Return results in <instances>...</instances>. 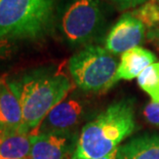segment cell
<instances>
[{
  "instance_id": "cell-1",
  "label": "cell",
  "mask_w": 159,
  "mask_h": 159,
  "mask_svg": "<svg viewBox=\"0 0 159 159\" xmlns=\"http://www.w3.org/2000/svg\"><path fill=\"white\" fill-rule=\"evenodd\" d=\"M136 128L134 102L122 100L111 104L79 134L71 159H99L113 153Z\"/></svg>"
},
{
  "instance_id": "cell-12",
  "label": "cell",
  "mask_w": 159,
  "mask_h": 159,
  "mask_svg": "<svg viewBox=\"0 0 159 159\" xmlns=\"http://www.w3.org/2000/svg\"><path fill=\"white\" fill-rule=\"evenodd\" d=\"M31 136L24 131L4 134L0 140V159H28Z\"/></svg>"
},
{
  "instance_id": "cell-18",
  "label": "cell",
  "mask_w": 159,
  "mask_h": 159,
  "mask_svg": "<svg viewBox=\"0 0 159 159\" xmlns=\"http://www.w3.org/2000/svg\"><path fill=\"white\" fill-rule=\"evenodd\" d=\"M148 36H149V38H150V40H152L159 48V29L157 28V29L150 30V32L148 33Z\"/></svg>"
},
{
  "instance_id": "cell-13",
  "label": "cell",
  "mask_w": 159,
  "mask_h": 159,
  "mask_svg": "<svg viewBox=\"0 0 159 159\" xmlns=\"http://www.w3.org/2000/svg\"><path fill=\"white\" fill-rule=\"evenodd\" d=\"M138 84L153 102L159 103V62L147 67L139 75Z\"/></svg>"
},
{
  "instance_id": "cell-4",
  "label": "cell",
  "mask_w": 159,
  "mask_h": 159,
  "mask_svg": "<svg viewBox=\"0 0 159 159\" xmlns=\"http://www.w3.org/2000/svg\"><path fill=\"white\" fill-rule=\"evenodd\" d=\"M118 64L106 48L86 45L71 57L69 71L79 89L93 93H105L117 82Z\"/></svg>"
},
{
  "instance_id": "cell-15",
  "label": "cell",
  "mask_w": 159,
  "mask_h": 159,
  "mask_svg": "<svg viewBox=\"0 0 159 159\" xmlns=\"http://www.w3.org/2000/svg\"><path fill=\"white\" fill-rule=\"evenodd\" d=\"M144 116L149 123L159 126V103L150 102L144 108Z\"/></svg>"
},
{
  "instance_id": "cell-10",
  "label": "cell",
  "mask_w": 159,
  "mask_h": 159,
  "mask_svg": "<svg viewBox=\"0 0 159 159\" xmlns=\"http://www.w3.org/2000/svg\"><path fill=\"white\" fill-rule=\"evenodd\" d=\"M156 60L157 57L153 52L141 46L122 53L117 70L118 81L138 78L147 67L156 63Z\"/></svg>"
},
{
  "instance_id": "cell-5",
  "label": "cell",
  "mask_w": 159,
  "mask_h": 159,
  "mask_svg": "<svg viewBox=\"0 0 159 159\" xmlns=\"http://www.w3.org/2000/svg\"><path fill=\"white\" fill-rule=\"evenodd\" d=\"M102 20L99 0H68L61 13L60 30L70 45L85 44L96 35Z\"/></svg>"
},
{
  "instance_id": "cell-9",
  "label": "cell",
  "mask_w": 159,
  "mask_h": 159,
  "mask_svg": "<svg viewBox=\"0 0 159 159\" xmlns=\"http://www.w3.org/2000/svg\"><path fill=\"white\" fill-rule=\"evenodd\" d=\"M31 136V151L28 159H67L71 140L69 134H40Z\"/></svg>"
},
{
  "instance_id": "cell-20",
  "label": "cell",
  "mask_w": 159,
  "mask_h": 159,
  "mask_svg": "<svg viewBox=\"0 0 159 159\" xmlns=\"http://www.w3.org/2000/svg\"><path fill=\"white\" fill-rule=\"evenodd\" d=\"M2 136H3V134H2V133H1V130H0V140H1Z\"/></svg>"
},
{
  "instance_id": "cell-21",
  "label": "cell",
  "mask_w": 159,
  "mask_h": 159,
  "mask_svg": "<svg viewBox=\"0 0 159 159\" xmlns=\"http://www.w3.org/2000/svg\"><path fill=\"white\" fill-rule=\"evenodd\" d=\"M156 2L158 3V4H159V0H156Z\"/></svg>"
},
{
  "instance_id": "cell-3",
  "label": "cell",
  "mask_w": 159,
  "mask_h": 159,
  "mask_svg": "<svg viewBox=\"0 0 159 159\" xmlns=\"http://www.w3.org/2000/svg\"><path fill=\"white\" fill-rule=\"evenodd\" d=\"M59 0H0V38L35 40L52 26Z\"/></svg>"
},
{
  "instance_id": "cell-17",
  "label": "cell",
  "mask_w": 159,
  "mask_h": 159,
  "mask_svg": "<svg viewBox=\"0 0 159 159\" xmlns=\"http://www.w3.org/2000/svg\"><path fill=\"white\" fill-rule=\"evenodd\" d=\"M110 1L114 3L118 9L124 11V9L134 8L137 7L138 5H142L147 0H110Z\"/></svg>"
},
{
  "instance_id": "cell-16",
  "label": "cell",
  "mask_w": 159,
  "mask_h": 159,
  "mask_svg": "<svg viewBox=\"0 0 159 159\" xmlns=\"http://www.w3.org/2000/svg\"><path fill=\"white\" fill-rule=\"evenodd\" d=\"M15 52V45L11 40L0 38V61H5L11 57Z\"/></svg>"
},
{
  "instance_id": "cell-7",
  "label": "cell",
  "mask_w": 159,
  "mask_h": 159,
  "mask_svg": "<svg viewBox=\"0 0 159 159\" xmlns=\"http://www.w3.org/2000/svg\"><path fill=\"white\" fill-rule=\"evenodd\" d=\"M83 108L77 100H64L53 108L30 134H68L72 127L79 122Z\"/></svg>"
},
{
  "instance_id": "cell-8",
  "label": "cell",
  "mask_w": 159,
  "mask_h": 159,
  "mask_svg": "<svg viewBox=\"0 0 159 159\" xmlns=\"http://www.w3.org/2000/svg\"><path fill=\"white\" fill-rule=\"evenodd\" d=\"M0 130L2 134L24 131V117L21 103L11 89L9 80L0 78Z\"/></svg>"
},
{
  "instance_id": "cell-19",
  "label": "cell",
  "mask_w": 159,
  "mask_h": 159,
  "mask_svg": "<svg viewBox=\"0 0 159 159\" xmlns=\"http://www.w3.org/2000/svg\"><path fill=\"white\" fill-rule=\"evenodd\" d=\"M117 151V150H116ZM116 151L111 153L110 155H108L106 157H103V158H99V159H116Z\"/></svg>"
},
{
  "instance_id": "cell-11",
  "label": "cell",
  "mask_w": 159,
  "mask_h": 159,
  "mask_svg": "<svg viewBox=\"0 0 159 159\" xmlns=\"http://www.w3.org/2000/svg\"><path fill=\"white\" fill-rule=\"evenodd\" d=\"M116 159H159V134H145L119 146Z\"/></svg>"
},
{
  "instance_id": "cell-14",
  "label": "cell",
  "mask_w": 159,
  "mask_h": 159,
  "mask_svg": "<svg viewBox=\"0 0 159 159\" xmlns=\"http://www.w3.org/2000/svg\"><path fill=\"white\" fill-rule=\"evenodd\" d=\"M131 15L143 24L145 28L153 30L159 27V4L156 0H147L131 11Z\"/></svg>"
},
{
  "instance_id": "cell-6",
  "label": "cell",
  "mask_w": 159,
  "mask_h": 159,
  "mask_svg": "<svg viewBox=\"0 0 159 159\" xmlns=\"http://www.w3.org/2000/svg\"><path fill=\"white\" fill-rule=\"evenodd\" d=\"M146 28L131 12H125L108 33L105 46L112 55H122L144 41Z\"/></svg>"
},
{
  "instance_id": "cell-2",
  "label": "cell",
  "mask_w": 159,
  "mask_h": 159,
  "mask_svg": "<svg viewBox=\"0 0 159 159\" xmlns=\"http://www.w3.org/2000/svg\"><path fill=\"white\" fill-rule=\"evenodd\" d=\"M9 83L21 103L24 130L28 134L34 131L74 89L65 74L48 69L35 70L19 79L9 80Z\"/></svg>"
}]
</instances>
